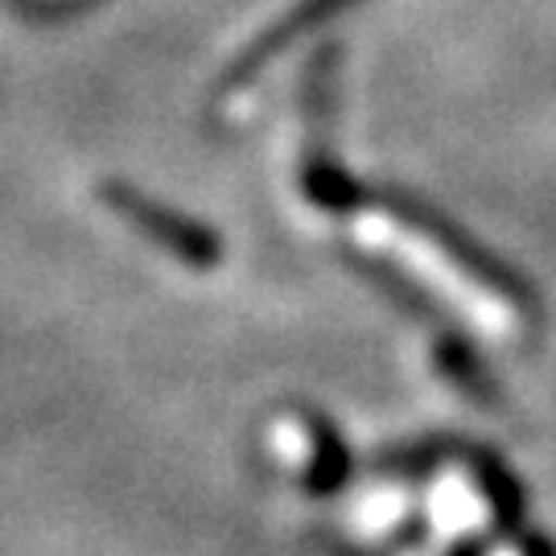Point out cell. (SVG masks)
<instances>
[{
    "label": "cell",
    "mask_w": 556,
    "mask_h": 556,
    "mask_svg": "<svg viewBox=\"0 0 556 556\" xmlns=\"http://www.w3.org/2000/svg\"><path fill=\"white\" fill-rule=\"evenodd\" d=\"M351 236L367 252H379L383 260L400 264L429 293L445 298L450 309H457L466 321H475L491 334H511L516 330L511 298H503L491 280L478 277V268H470L457 252H450L441 239L420 231L417 223L396 219L388 211H363L351 219Z\"/></svg>",
    "instance_id": "1"
},
{
    "label": "cell",
    "mask_w": 556,
    "mask_h": 556,
    "mask_svg": "<svg viewBox=\"0 0 556 556\" xmlns=\"http://www.w3.org/2000/svg\"><path fill=\"white\" fill-rule=\"evenodd\" d=\"M346 4H355V0H298V4H293V9L273 25V29H264V34H260L256 46L248 50V59L239 62V75L264 66L277 50H285V46H289L293 38H301L305 29H314V25H321V21L338 17Z\"/></svg>",
    "instance_id": "2"
}]
</instances>
